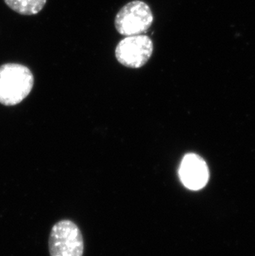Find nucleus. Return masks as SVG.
<instances>
[{
  "label": "nucleus",
  "mask_w": 255,
  "mask_h": 256,
  "mask_svg": "<svg viewBox=\"0 0 255 256\" xmlns=\"http://www.w3.org/2000/svg\"><path fill=\"white\" fill-rule=\"evenodd\" d=\"M34 86V76L26 66L5 63L0 66V104L12 106L28 96Z\"/></svg>",
  "instance_id": "obj_1"
},
{
  "label": "nucleus",
  "mask_w": 255,
  "mask_h": 256,
  "mask_svg": "<svg viewBox=\"0 0 255 256\" xmlns=\"http://www.w3.org/2000/svg\"><path fill=\"white\" fill-rule=\"evenodd\" d=\"M154 22L150 6L141 0L128 2L116 15V28L123 36H134L147 32Z\"/></svg>",
  "instance_id": "obj_2"
},
{
  "label": "nucleus",
  "mask_w": 255,
  "mask_h": 256,
  "mask_svg": "<svg viewBox=\"0 0 255 256\" xmlns=\"http://www.w3.org/2000/svg\"><path fill=\"white\" fill-rule=\"evenodd\" d=\"M51 256H83L84 240L78 226L70 220L56 223L49 237Z\"/></svg>",
  "instance_id": "obj_3"
},
{
  "label": "nucleus",
  "mask_w": 255,
  "mask_h": 256,
  "mask_svg": "<svg viewBox=\"0 0 255 256\" xmlns=\"http://www.w3.org/2000/svg\"><path fill=\"white\" fill-rule=\"evenodd\" d=\"M154 52V42L150 36L141 34L127 36L116 48V58L121 65L138 69L150 60Z\"/></svg>",
  "instance_id": "obj_4"
},
{
  "label": "nucleus",
  "mask_w": 255,
  "mask_h": 256,
  "mask_svg": "<svg viewBox=\"0 0 255 256\" xmlns=\"http://www.w3.org/2000/svg\"><path fill=\"white\" fill-rule=\"evenodd\" d=\"M183 185L190 190H200L209 180V170L202 158L196 154H186L179 170Z\"/></svg>",
  "instance_id": "obj_5"
},
{
  "label": "nucleus",
  "mask_w": 255,
  "mask_h": 256,
  "mask_svg": "<svg viewBox=\"0 0 255 256\" xmlns=\"http://www.w3.org/2000/svg\"><path fill=\"white\" fill-rule=\"evenodd\" d=\"M10 10L18 14L32 16L44 10L46 0H4Z\"/></svg>",
  "instance_id": "obj_6"
}]
</instances>
